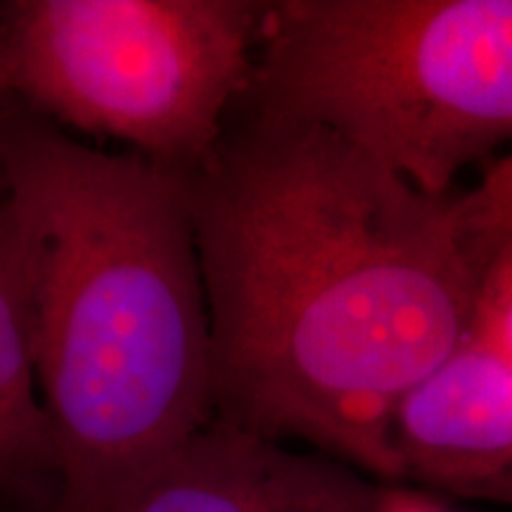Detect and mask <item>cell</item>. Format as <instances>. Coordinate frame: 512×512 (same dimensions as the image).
Returning a JSON list of instances; mask_svg holds the SVG:
<instances>
[{"label": "cell", "mask_w": 512, "mask_h": 512, "mask_svg": "<svg viewBox=\"0 0 512 512\" xmlns=\"http://www.w3.org/2000/svg\"><path fill=\"white\" fill-rule=\"evenodd\" d=\"M188 171L216 420L401 484L396 408L463 342L508 238L318 126L238 102Z\"/></svg>", "instance_id": "6da1fadb"}, {"label": "cell", "mask_w": 512, "mask_h": 512, "mask_svg": "<svg viewBox=\"0 0 512 512\" xmlns=\"http://www.w3.org/2000/svg\"><path fill=\"white\" fill-rule=\"evenodd\" d=\"M0 202L55 434V512H91L216 418L188 171L83 145L0 98Z\"/></svg>", "instance_id": "7a4b0ae2"}, {"label": "cell", "mask_w": 512, "mask_h": 512, "mask_svg": "<svg viewBox=\"0 0 512 512\" xmlns=\"http://www.w3.org/2000/svg\"><path fill=\"white\" fill-rule=\"evenodd\" d=\"M318 126L430 195L512 143V0L264 3L240 100Z\"/></svg>", "instance_id": "3957f363"}, {"label": "cell", "mask_w": 512, "mask_h": 512, "mask_svg": "<svg viewBox=\"0 0 512 512\" xmlns=\"http://www.w3.org/2000/svg\"><path fill=\"white\" fill-rule=\"evenodd\" d=\"M261 15L249 0L0 3V98L192 171L247 93Z\"/></svg>", "instance_id": "277c9868"}, {"label": "cell", "mask_w": 512, "mask_h": 512, "mask_svg": "<svg viewBox=\"0 0 512 512\" xmlns=\"http://www.w3.org/2000/svg\"><path fill=\"white\" fill-rule=\"evenodd\" d=\"M382 494L342 460L214 418L91 512H377Z\"/></svg>", "instance_id": "5b68a950"}, {"label": "cell", "mask_w": 512, "mask_h": 512, "mask_svg": "<svg viewBox=\"0 0 512 512\" xmlns=\"http://www.w3.org/2000/svg\"><path fill=\"white\" fill-rule=\"evenodd\" d=\"M403 482L512 501V356L472 323L403 396L392 422Z\"/></svg>", "instance_id": "8992f818"}, {"label": "cell", "mask_w": 512, "mask_h": 512, "mask_svg": "<svg viewBox=\"0 0 512 512\" xmlns=\"http://www.w3.org/2000/svg\"><path fill=\"white\" fill-rule=\"evenodd\" d=\"M50 472L57 446L31 354L15 240L0 202V491Z\"/></svg>", "instance_id": "52a82bcc"}, {"label": "cell", "mask_w": 512, "mask_h": 512, "mask_svg": "<svg viewBox=\"0 0 512 512\" xmlns=\"http://www.w3.org/2000/svg\"><path fill=\"white\" fill-rule=\"evenodd\" d=\"M475 323L512 356V240L498 252L479 294Z\"/></svg>", "instance_id": "ba28073f"}, {"label": "cell", "mask_w": 512, "mask_h": 512, "mask_svg": "<svg viewBox=\"0 0 512 512\" xmlns=\"http://www.w3.org/2000/svg\"><path fill=\"white\" fill-rule=\"evenodd\" d=\"M477 192L496 228L512 238V155L489 171Z\"/></svg>", "instance_id": "9c48e42d"}, {"label": "cell", "mask_w": 512, "mask_h": 512, "mask_svg": "<svg viewBox=\"0 0 512 512\" xmlns=\"http://www.w3.org/2000/svg\"><path fill=\"white\" fill-rule=\"evenodd\" d=\"M377 512H451L427 494L401 484H384L382 503Z\"/></svg>", "instance_id": "30bf717a"}]
</instances>
